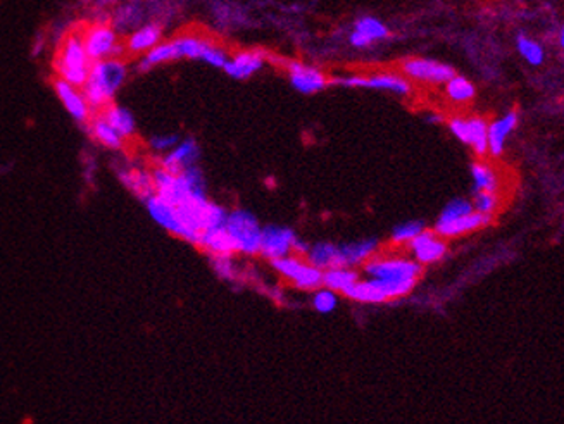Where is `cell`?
Instances as JSON below:
<instances>
[{"label":"cell","instance_id":"41","mask_svg":"<svg viewBox=\"0 0 564 424\" xmlns=\"http://www.w3.org/2000/svg\"><path fill=\"white\" fill-rule=\"evenodd\" d=\"M309 249H311V244H307L306 240H300V238L297 237L294 242V247H292V254L300 255V257H306Z\"/></svg>","mask_w":564,"mask_h":424},{"label":"cell","instance_id":"42","mask_svg":"<svg viewBox=\"0 0 564 424\" xmlns=\"http://www.w3.org/2000/svg\"><path fill=\"white\" fill-rule=\"evenodd\" d=\"M559 45H561V48L564 51V26L561 28V31H559Z\"/></svg>","mask_w":564,"mask_h":424},{"label":"cell","instance_id":"21","mask_svg":"<svg viewBox=\"0 0 564 424\" xmlns=\"http://www.w3.org/2000/svg\"><path fill=\"white\" fill-rule=\"evenodd\" d=\"M380 250V242L376 238L352 242L340 245V262L345 267H361Z\"/></svg>","mask_w":564,"mask_h":424},{"label":"cell","instance_id":"32","mask_svg":"<svg viewBox=\"0 0 564 424\" xmlns=\"http://www.w3.org/2000/svg\"><path fill=\"white\" fill-rule=\"evenodd\" d=\"M516 48L520 52V56L532 66H540L545 61V51L538 42H535L533 38H530L525 33H520L516 36Z\"/></svg>","mask_w":564,"mask_h":424},{"label":"cell","instance_id":"2","mask_svg":"<svg viewBox=\"0 0 564 424\" xmlns=\"http://www.w3.org/2000/svg\"><path fill=\"white\" fill-rule=\"evenodd\" d=\"M90 68H92V59L85 48L83 33L78 30L68 33L63 43L59 45L53 61L57 78L81 88L90 75Z\"/></svg>","mask_w":564,"mask_h":424},{"label":"cell","instance_id":"1","mask_svg":"<svg viewBox=\"0 0 564 424\" xmlns=\"http://www.w3.org/2000/svg\"><path fill=\"white\" fill-rule=\"evenodd\" d=\"M126 76H128V68L125 61L119 57H109V59L92 63L90 75L85 85L81 86V92L92 110H102L104 107L113 104L118 90L126 81Z\"/></svg>","mask_w":564,"mask_h":424},{"label":"cell","instance_id":"43","mask_svg":"<svg viewBox=\"0 0 564 424\" xmlns=\"http://www.w3.org/2000/svg\"><path fill=\"white\" fill-rule=\"evenodd\" d=\"M516 2H521V0H516Z\"/></svg>","mask_w":564,"mask_h":424},{"label":"cell","instance_id":"16","mask_svg":"<svg viewBox=\"0 0 564 424\" xmlns=\"http://www.w3.org/2000/svg\"><path fill=\"white\" fill-rule=\"evenodd\" d=\"M200 157V147L193 138L180 140L170 152H166L163 159L159 160V166L173 175H180L187 167L195 166Z\"/></svg>","mask_w":564,"mask_h":424},{"label":"cell","instance_id":"20","mask_svg":"<svg viewBox=\"0 0 564 424\" xmlns=\"http://www.w3.org/2000/svg\"><path fill=\"white\" fill-rule=\"evenodd\" d=\"M518 126V113L509 110L501 119H496L488 125V152L493 157H501L504 152L506 138L516 130Z\"/></svg>","mask_w":564,"mask_h":424},{"label":"cell","instance_id":"10","mask_svg":"<svg viewBox=\"0 0 564 424\" xmlns=\"http://www.w3.org/2000/svg\"><path fill=\"white\" fill-rule=\"evenodd\" d=\"M406 249L416 262H419L421 266H430L446 257L447 242L435 229L431 232V229L425 228L406 245Z\"/></svg>","mask_w":564,"mask_h":424},{"label":"cell","instance_id":"13","mask_svg":"<svg viewBox=\"0 0 564 424\" xmlns=\"http://www.w3.org/2000/svg\"><path fill=\"white\" fill-rule=\"evenodd\" d=\"M492 219H493L492 214H481L478 211H473L451 221H436L434 229L442 238L451 240V238L464 237V234L468 233L487 228V226L492 223Z\"/></svg>","mask_w":564,"mask_h":424},{"label":"cell","instance_id":"28","mask_svg":"<svg viewBox=\"0 0 564 424\" xmlns=\"http://www.w3.org/2000/svg\"><path fill=\"white\" fill-rule=\"evenodd\" d=\"M88 130L93 140H97L101 145L107 147V149L118 150L123 147V140L125 138H123L121 135H119L118 131L106 121V118L102 116V114H98L96 118H90Z\"/></svg>","mask_w":564,"mask_h":424},{"label":"cell","instance_id":"6","mask_svg":"<svg viewBox=\"0 0 564 424\" xmlns=\"http://www.w3.org/2000/svg\"><path fill=\"white\" fill-rule=\"evenodd\" d=\"M270 264L283 279H287L290 285L299 288V290L312 291L323 286V271L312 266L306 257L290 254L270 261Z\"/></svg>","mask_w":564,"mask_h":424},{"label":"cell","instance_id":"36","mask_svg":"<svg viewBox=\"0 0 564 424\" xmlns=\"http://www.w3.org/2000/svg\"><path fill=\"white\" fill-rule=\"evenodd\" d=\"M473 207L481 214H492L497 211L499 195L497 192H473Z\"/></svg>","mask_w":564,"mask_h":424},{"label":"cell","instance_id":"3","mask_svg":"<svg viewBox=\"0 0 564 424\" xmlns=\"http://www.w3.org/2000/svg\"><path fill=\"white\" fill-rule=\"evenodd\" d=\"M362 274L368 278L378 279H418L423 276V267L419 262H416L413 257H404V255H389V254H376L364 262Z\"/></svg>","mask_w":564,"mask_h":424},{"label":"cell","instance_id":"31","mask_svg":"<svg viewBox=\"0 0 564 424\" xmlns=\"http://www.w3.org/2000/svg\"><path fill=\"white\" fill-rule=\"evenodd\" d=\"M443 86H446L447 98L451 102H454V104H468V102H471L476 95L475 85H473L468 78L458 75V73H456V75L452 76Z\"/></svg>","mask_w":564,"mask_h":424},{"label":"cell","instance_id":"34","mask_svg":"<svg viewBox=\"0 0 564 424\" xmlns=\"http://www.w3.org/2000/svg\"><path fill=\"white\" fill-rule=\"evenodd\" d=\"M339 295L335 290L328 286H319L316 290H312L311 304L314 307L316 312L319 314H330L339 306Z\"/></svg>","mask_w":564,"mask_h":424},{"label":"cell","instance_id":"22","mask_svg":"<svg viewBox=\"0 0 564 424\" xmlns=\"http://www.w3.org/2000/svg\"><path fill=\"white\" fill-rule=\"evenodd\" d=\"M344 297L354 300L359 304H386L390 302L389 295L385 294V290L381 288L378 279L374 278H361L356 285L349 288L344 294Z\"/></svg>","mask_w":564,"mask_h":424},{"label":"cell","instance_id":"19","mask_svg":"<svg viewBox=\"0 0 564 424\" xmlns=\"http://www.w3.org/2000/svg\"><path fill=\"white\" fill-rule=\"evenodd\" d=\"M159 42H163V28L158 23H147L135 28L125 42V51L133 56L147 53Z\"/></svg>","mask_w":564,"mask_h":424},{"label":"cell","instance_id":"14","mask_svg":"<svg viewBox=\"0 0 564 424\" xmlns=\"http://www.w3.org/2000/svg\"><path fill=\"white\" fill-rule=\"evenodd\" d=\"M53 90H56V95L59 97L61 104H63L64 109L68 110L69 116L76 119L78 123L90 121L93 110L88 102H86L80 86H75L68 83V81L61 80V78H57V80L53 81Z\"/></svg>","mask_w":564,"mask_h":424},{"label":"cell","instance_id":"33","mask_svg":"<svg viewBox=\"0 0 564 424\" xmlns=\"http://www.w3.org/2000/svg\"><path fill=\"white\" fill-rule=\"evenodd\" d=\"M423 229H425L423 221H406V223L397 224L392 229V234H390V244L394 247H406Z\"/></svg>","mask_w":564,"mask_h":424},{"label":"cell","instance_id":"11","mask_svg":"<svg viewBox=\"0 0 564 424\" xmlns=\"http://www.w3.org/2000/svg\"><path fill=\"white\" fill-rule=\"evenodd\" d=\"M287 75L290 85L302 95H314L330 85V80L321 69L300 63V61L287 63Z\"/></svg>","mask_w":564,"mask_h":424},{"label":"cell","instance_id":"5","mask_svg":"<svg viewBox=\"0 0 564 424\" xmlns=\"http://www.w3.org/2000/svg\"><path fill=\"white\" fill-rule=\"evenodd\" d=\"M225 226L237 244L238 254L259 255L262 226L259 224L257 217L252 212L245 211V209H235V211L226 214Z\"/></svg>","mask_w":564,"mask_h":424},{"label":"cell","instance_id":"35","mask_svg":"<svg viewBox=\"0 0 564 424\" xmlns=\"http://www.w3.org/2000/svg\"><path fill=\"white\" fill-rule=\"evenodd\" d=\"M473 211H475V207H473L471 200L454 199V200L448 202L446 207L442 209V212H440L439 219L436 221H451V219H456V217H461V216H464V214H469Z\"/></svg>","mask_w":564,"mask_h":424},{"label":"cell","instance_id":"40","mask_svg":"<svg viewBox=\"0 0 564 424\" xmlns=\"http://www.w3.org/2000/svg\"><path fill=\"white\" fill-rule=\"evenodd\" d=\"M180 142L178 135H155L150 138L149 145L155 152H170Z\"/></svg>","mask_w":564,"mask_h":424},{"label":"cell","instance_id":"15","mask_svg":"<svg viewBox=\"0 0 564 424\" xmlns=\"http://www.w3.org/2000/svg\"><path fill=\"white\" fill-rule=\"evenodd\" d=\"M390 30L381 19L374 16H361L354 21V28L349 35V42L356 48H368L373 43L389 38Z\"/></svg>","mask_w":564,"mask_h":424},{"label":"cell","instance_id":"37","mask_svg":"<svg viewBox=\"0 0 564 424\" xmlns=\"http://www.w3.org/2000/svg\"><path fill=\"white\" fill-rule=\"evenodd\" d=\"M212 267L220 278L228 279V281H233L237 278V266H235L233 257H230V255H214Z\"/></svg>","mask_w":564,"mask_h":424},{"label":"cell","instance_id":"18","mask_svg":"<svg viewBox=\"0 0 564 424\" xmlns=\"http://www.w3.org/2000/svg\"><path fill=\"white\" fill-rule=\"evenodd\" d=\"M266 64V56L261 51H240L226 61L223 71L233 80H249L261 71Z\"/></svg>","mask_w":564,"mask_h":424},{"label":"cell","instance_id":"30","mask_svg":"<svg viewBox=\"0 0 564 424\" xmlns=\"http://www.w3.org/2000/svg\"><path fill=\"white\" fill-rule=\"evenodd\" d=\"M469 126V143L473 152L478 157H485L488 154V123L483 118L473 116L468 118Z\"/></svg>","mask_w":564,"mask_h":424},{"label":"cell","instance_id":"8","mask_svg":"<svg viewBox=\"0 0 564 424\" xmlns=\"http://www.w3.org/2000/svg\"><path fill=\"white\" fill-rule=\"evenodd\" d=\"M85 48L92 63L109 57H119L125 51V43L119 40L118 30L107 23H96L85 28L83 31Z\"/></svg>","mask_w":564,"mask_h":424},{"label":"cell","instance_id":"25","mask_svg":"<svg viewBox=\"0 0 564 424\" xmlns=\"http://www.w3.org/2000/svg\"><path fill=\"white\" fill-rule=\"evenodd\" d=\"M119 181L133 192L138 199L145 200L150 195H154V178L152 172L143 170H126L119 171Z\"/></svg>","mask_w":564,"mask_h":424},{"label":"cell","instance_id":"17","mask_svg":"<svg viewBox=\"0 0 564 424\" xmlns=\"http://www.w3.org/2000/svg\"><path fill=\"white\" fill-rule=\"evenodd\" d=\"M195 247L207 255H211V257H214V255H230V257H233V255L238 254L237 244H235L232 234L228 233L225 224L212 226V228L200 232Z\"/></svg>","mask_w":564,"mask_h":424},{"label":"cell","instance_id":"27","mask_svg":"<svg viewBox=\"0 0 564 424\" xmlns=\"http://www.w3.org/2000/svg\"><path fill=\"white\" fill-rule=\"evenodd\" d=\"M101 114L106 118V121L109 123V125L113 126L119 135H121L123 138H130L135 135L137 125H135L133 114H131L128 109H125V107H121L118 104H109L102 109Z\"/></svg>","mask_w":564,"mask_h":424},{"label":"cell","instance_id":"29","mask_svg":"<svg viewBox=\"0 0 564 424\" xmlns=\"http://www.w3.org/2000/svg\"><path fill=\"white\" fill-rule=\"evenodd\" d=\"M471 178L473 192H497L501 187L496 170L483 160H476L471 164Z\"/></svg>","mask_w":564,"mask_h":424},{"label":"cell","instance_id":"26","mask_svg":"<svg viewBox=\"0 0 564 424\" xmlns=\"http://www.w3.org/2000/svg\"><path fill=\"white\" fill-rule=\"evenodd\" d=\"M361 279V273L356 267H332L323 271V286L332 288L337 294L344 295L349 288L356 285Z\"/></svg>","mask_w":564,"mask_h":424},{"label":"cell","instance_id":"12","mask_svg":"<svg viewBox=\"0 0 564 424\" xmlns=\"http://www.w3.org/2000/svg\"><path fill=\"white\" fill-rule=\"evenodd\" d=\"M295 238H297V234L287 226H265L259 255H262L267 261L290 255Z\"/></svg>","mask_w":564,"mask_h":424},{"label":"cell","instance_id":"24","mask_svg":"<svg viewBox=\"0 0 564 424\" xmlns=\"http://www.w3.org/2000/svg\"><path fill=\"white\" fill-rule=\"evenodd\" d=\"M306 259L321 271L332 269V267H342L340 245L332 244V242H318V244L311 245Z\"/></svg>","mask_w":564,"mask_h":424},{"label":"cell","instance_id":"4","mask_svg":"<svg viewBox=\"0 0 564 424\" xmlns=\"http://www.w3.org/2000/svg\"><path fill=\"white\" fill-rule=\"evenodd\" d=\"M330 83L344 86V88H369L378 90V92H390L399 97H407L413 92L411 80H407L402 73L394 71H380L371 73V75L339 76L335 80H332Z\"/></svg>","mask_w":564,"mask_h":424},{"label":"cell","instance_id":"23","mask_svg":"<svg viewBox=\"0 0 564 424\" xmlns=\"http://www.w3.org/2000/svg\"><path fill=\"white\" fill-rule=\"evenodd\" d=\"M173 51H175L176 61L180 59H197L202 61L205 51L212 42L207 38L197 35H180L176 38H171Z\"/></svg>","mask_w":564,"mask_h":424},{"label":"cell","instance_id":"7","mask_svg":"<svg viewBox=\"0 0 564 424\" xmlns=\"http://www.w3.org/2000/svg\"><path fill=\"white\" fill-rule=\"evenodd\" d=\"M145 207L147 211H149L152 219H154L160 228H164L166 232L178 237L180 240H185L188 242V244L195 245L197 238H199V233L188 226L178 205L171 204V202L164 200L163 197H159L158 193H154V195H150L149 199H145Z\"/></svg>","mask_w":564,"mask_h":424},{"label":"cell","instance_id":"39","mask_svg":"<svg viewBox=\"0 0 564 424\" xmlns=\"http://www.w3.org/2000/svg\"><path fill=\"white\" fill-rule=\"evenodd\" d=\"M448 130H451V133L454 135L456 138L459 140L461 143H464V145H468L469 143V126H468V119L466 118H459V116H454L448 119Z\"/></svg>","mask_w":564,"mask_h":424},{"label":"cell","instance_id":"38","mask_svg":"<svg viewBox=\"0 0 564 424\" xmlns=\"http://www.w3.org/2000/svg\"><path fill=\"white\" fill-rule=\"evenodd\" d=\"M228 52L225 51L223 47H220V45L216 43H211L207 47V51H205L202 61L205 64L212 66V68H217V69H223L226 61H228Z\"/></svg>","mask_w":564,"mask_h":424},{"label":"cell","instance_id":"9","mask_svg":"<svg viewBox=\"0 0 564 424\" xmlns=\"http://www.w3.org/2000/svg\"><path fill=\"white\" fill-rule=\"evenodd\" d=\"M401 73L407 80L416 83L425 85H446L452 76L456 75V69L446 63H440L435 59L426 57H409L402 61Z\"/></svg>","mask_w":564,"mask_h":424}]
</instances>
